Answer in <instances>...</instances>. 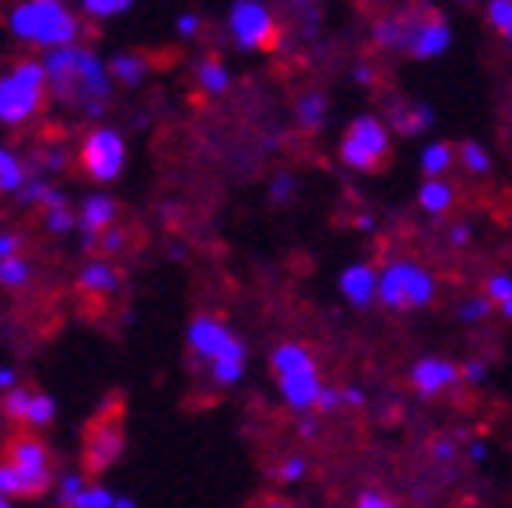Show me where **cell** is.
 <instances>
[{
	"mask_svg": "<svg viewBox=\"0 0 512 508\" xmlns=\"http://www.w3.org/2000/svg\"><path fill=\"white\" fill-rule=\"evenodd\" d=\"M393 501L385 498V494H378V490H367V494H360V508H389Z\"/></svg>",
	"mask_w": 512,
	"mask_h": 508,
	"instance_id": "44",
	"label": "cell"
},
{
	"mask_svg": "<svg viewBox=\"0 0 512 508\" xmlns=\"http://www.w3.org/2000/svg\"><path fill=\"white\" fill-rule=\"evenodd\" d=\"M48 167H62V153H48Z\"/></svg>",
	"mask_w": 512,
	"mask_h": 508,
	"instance_id": "55",
	"label": "cell"
},
{
	"mask_svg": "<svg viewBox=\"0 0 512 508\" xmlns=\"http://www.w3.org/2000/svg\"><path fill=\"white\" fill-rule=\"evenodd\" d=\"M462 378L469 381V385H480V381L487 378V363H483V360L465 363V367H462Z\"/></svg>",
	"mask_w": 512,
	"mask_h": 508,
	"instance_id": "43",
	"label": "cell"
},
{
	"mask_svg": "<svg viewBox=\"0 0 512 508\" xmlns=\"http://www.w3.org/2000/svg\"><path fill=\"white\" fill-rule=\"evenodd\" d=\"M44 225H48L51 233H69L73 225H77V218L69 215V207H48V218H44Z\"/></svg>",
	"mask_w": 512,
	"mask_h": 508,
	"instance_id": "35",
	"label": "cell"
},
{
	"mask_svg": "<svg viewBox=\"0 0 512 508\" xmlns=\"http://www.w3.org/2000/svg\"><path fill=\"white\" fill-rule=\"evenodd\" d=\"M269 196H273L276 204L291 200V196H295V178H291V175H276L273 178V189H269Z\"/></svg>",
	"mask_w": 512,
	"mask_h": 508,
	"instance_id": "38",
	"label": "cell"
},
{
	"mask_svg": "<svg viewBox=\"0 0 512 508\" xmlns=\"http://www.w3.org/2000/svg\"><path fill=\"white\" fill-rule=\"evenodd\" d=\"M4 458L19 469L26 498H40V494L51 487V454L40 440H33V436H15V440L8 443V454H4Z\"/></svg>",
	"mask_w": 512,
	"mask_h": 508,
	"instance_id": "8",
	"label": "cell"
},
{
	"mask_svg": "<svg viewBox=\"0 0 512 508\" xmlns=\"http://www.w3.org/2000/svg\"><path fill=\"white\" fill-rule=\"evenodd\" d=\"M44 69H48V84L55 88V95L84 106L88 117H99L109 95V73L95 51H80L73 44L48 48Z\"/></svg>",
	"mask_w": 512,
	"mask_h": 508,
	"instance_id": "1",
	"label": "cell"
},
{
	"mask_svg": "<svg viewBox=\"0 0 512 508\" xmlns=\"http://www.w3.org/2000/svg\"><path fill=\"white\" fill-rule=\"evenodd\" d=\"M124 4H128V8H131V4H135V0H124Z\"/></svg>",
	"mask_w": 512,
	"mask_h": 508,
	"instance_id": "60",
	"label": "cell"
},
{
	"mask_svg": "<svg viewBox=\"0 0 512 508\" xmlns=\"http://www.w3.org/2000/svg\"><path fill=\"white\" fill-rule=\"evenodd\" d=\"M120 11H128L124 0H84V15H91V19H113Z\"/></svg>",
	"mask_w": 512,
	"mask_h": 508,
	"instance_id": "34",
	"label": "cell"
},
{
	"mask_svg": "<svg viewBox=\"0 0 512 508\" xmlns=\"http://www.w3.org/2000/svg\"><path fill=\"white\" fill-rule=\"evenodd\" d=\"M189 345L197 352L200 360H218V356H247L244 342L237 334L226 331L215 316H197L189 323Z\"/></svg>",
	"mask_w": 512,
	"mask_h": 508,
	"instance_id": "9",
	"label": "cell"
},
{
	"mask_svg": "<svg viewBox=\"0 0 512 508\" xmlns=\"http://www.w3.org/2000/svg\"><path fill=\"white\" fill-rule=\"evenodd\" d=\"M389 149H393V142H389L385 124L378 117H371V113H364V117H356L353 124H349V131L342 135V149H338V153H342L345 167L371 175V171H382L385 167Z\"/></svg>",
	"mask_w": 512,
	"mask_h": 508,
	"instance_id": "5",
	"label": "cell"
},
{
	"mask_svg": "<svg viewBox=\"0 0 512 508\" xmlns=\"http://www.w3.org/2000/svg\"><path fill=\"white\" fill-rule=\"evenodd\" d=\"M15 385V371L11 367H0V389H11Z\"/></svg>",
	"mask_w": 512,
	"mask_h": 508,
	"instance_id": "51",
	"label": "cell"
},
{
	"mask_svg": "<svg viewBox=\"0 0 512 508\" xmlns=\"http://www.w3.org/2000/svg\"><path fill=\"white\" fill-rule=\"evenodd\" d=\"M338 407H342V389H324V385H320V396H316V411L331 414V411H338Z\"/></svg>",
	"mask_w": 512,
	"mask_h": 508,
	"instance_id": "39",
	"label": "cell"
},
{
	"mask_svg": "<svg viewBox=\"0 0 512 508\" xmlns=\"http://www.w3.org/2000/svg\"><path fill=\"white\" fill-rule=\"evenodd\" d=\"M80 490H84V479H80V476H66V479H62V483H59V498L69 505V501L77 498Z\"/></svg>",
	"mask_w": 512,
	"mask_h": 508,
	"instance_id": "41",
	"label": "cell"
},
{
	"mask_svg": "<svg viewBox=\"0 0 512 508\" xmlns=\"http://www.w3.org/2000/svg\"><path fill=\"white\" fill-rule=\"evenodd\" d=\"M102 247H106L109 254L120 251V247H124V233H117V229H113V233H106V240H102Z\"/></svg>",
	"mask_w": 512,
	"mask_h": 508,
	"instance_id": "47",
	"label": "cell"
},
{
	"mask_svg": "<svg viewBox=\"0 0 512 508\" xmlns=\"http://www.w3.org/2000/svg\"><path fill=\"white\" fill-rule=\"evenodd\" d=\"M197 84L207 91V95H222L229 88V69L218 59H204L197 66Z\"/></svg>",
	"mask_w": 512,
	"mask_h": 508,
	"instance_id": "22",
	"label": "cell"
},
{
	"mask_svg": "<svg viewBox=\"0 0 512 508\" xmlns=\"http://www.w3.org/2000/svg\"><path fill=\"white\" fill-rule=\"evenodd\" d=\"M244 360L247 356H218V360H211V378L218 385H237L244 378Z\"/></svg>",
	"mask_w": 512,
	"mask_h": 508,
	"instance_id": "26",
	"label": "cell"
},
{
	"mask_svg": "<svg viewBox=\"0 0 512 508\" xmlns=\"http://www.w3.org/2000/svg\"><path fill=\"white\" fill-rule=\"evenodd\" d=\"M113 218H117L113 196H88V200H84V211H80V229L99 236L113 225Z\"/></svg>",
	"mask_w": 512,
	"mask_h": 508,
	"instance_id": "15",
	"label": "cell"
},
{
	"mask_svg": "<svg viewBox=\"0 0 512 508\" xmlns=\"http://www.w3.org/2000/svg\"><path fill=\"white\" fill-rule=\"evenodd\" d=\"M11 33L40 48H62L77 40V19L62 0H30L11 11Z\"/></svg>",
	"mask_w": 512,
	"mask_h": 508,
	"instance_id": "2",
	"label": "cell"
},
{
	"mask_svg": "<svg viewBox=\"0 0 512 508\" xmlns=\"http://www.w3.org/2000/svg\"><path fill=\"white\" fill-rule=\"evenodd\" d=\"M120 447H124V436H120L117 425H95L88 440V469L102 472L120 454Z\"/></svg>",
	"mask_w": 512,
	"mask_h": 508,
	"instance_id": "14",
	"label": "cell"
},
{
	"mask_svg": "<svg viewBox=\"0 0 512 508\" xmlns=\"http://www.w3.org/2000/svg\"><path fill=\"white\" fill-rule=\"evenodd\" d=\"M276 476L284 479V483H298V479L306 476V461H302V458H287L284 465H280V472H276Z\"/></svg>",
	"mask_w": 512,
	"mask_h": 508,
	"instance_id": "40",
	"label": "cell"
},
{
	"mask_svg": "<svg viewBox=\"0 0 512 508\" xmlns=\"http://www.w3.org/2000/svg\"><path fill=\"white\" fill-rule=\"evenodd\" d=\"M295 4H298V8H309V4H313V0H295Z\"/></svg>",
	"mask_w": 512,
	"mask_h": 508,
	"instance_id": "57",
	"label": "cell"
},
{
	"mask_svg": "<svg viewBox=\"0 0 512 508\" xmlns=\"http://www.w3.org/2000/svg\"><path fill=\"white\" fill-rule=\"evenodd\" d=\"M433 454H436L440 461H451V458H454V443H451V440H436V443H433Z\"/></svg>",
	"mask_w": 512,
	"mask_h": 508,
	"instance_id": "46",
	"label": "cell"
},
{
	"mask_svg": "<svg viewBox=\"0 0 512 508\" xmlns=\"http://www.w3.org/2000/svg\"><path fill=\"white\" fill-rule=\"evenodd\" d=\"M356 229H364V233H367V229H375V218H356Z\"/></svg>",
	"mask_w": 512,
	"mask_h": 508,
	"instance_id": "54",
	"label": "cell"
},
{
	"mask_svg": "<svg viewBox=\"0 0 512 508\" xmlns=\"http://www.w3.org/2000/svg\"><path fill=\"white\" fill-rule=\"evenodd\" d=\"M316 432H320V425H316L313 418H302V421H298V436H306V440H313Z\"/></svg>",
	"mask_w": 512,
	"mask_h": 508,
	"instance_id": "48",
	"label": "cell"
},
{
	"mask_svg": "<svg viewBox=\"0 0 512 508\" xmlns=\"http://www.w3.org/2000/svg\"><path fill=\"white\" fill-rule=\"evenodd\" d=\"M462 164H465V171H473V175H487V171H491V157H487L476 142H465L462 146Z\"/></svg>",
	"mask_w": 512,
	"mask_h": 508,
	"instance_id": "31",
	"label": "cell"
},
{
	"mask_svg": "<svg viewBox=\"0 0 512 508\" xmlns=\"http://www.w3.org/2000/svg\"><path fill=\"white\" fill-rule=\"evenodd\" d=\"M367 4H385V0H367Z\"/></svg>",
	"mask_w": 512,
	"mask_h": 508,
	"instance_id": "59",
	"label": "cell"
},
{
	"mask_svg": "<svg viewBox=\"0 0 512 508\" xmlns=\"http://www.w3.org/2000/svg\"><path fill=\"white\" fill-rule=\"evenodd\" d=\"M48 91V69L40 62H19L8 77H0V120L4 124H22L44 106Z\"/></svg>",
	"mask_w": 512,
	"mask_h": 508,
	"instance_id": "3",
	"label": "cell"
},
{
	"mask_svg": "<svg viewBox=\"0 0 512 508\" xmlns=\"http://www.w3.org/2000/svg\"><path fill=\"white\" fill-rule=\"evenodd\" d=\"M487 298L498 305H502L505 298H512V276H505V273L491 276V280H487Z\"/></svg>",
	"mask_w": 512,
	"mask_h": 508,
	"instance_id": "37",
	"label": "cell"
},
{
	"mask_svg": "<svg viewBox=\"0 0 512 508\" xmlns=\"http://www.w3.org/2000/svg\"><path fill=\"white\" fill-rule=\"evenodd\" d=\"M30 400H33V392L26 389H11L8 392V400H4V414L15 421H26V411H30Z\"/></svg>",
	"mask_w": 512,
	"mask_h": 508,
	"instance_id": "33",
	"label": "cell"
},
{
	"mask_svg": "<svg viewBox=\"0 0 512 508\" xmlns=\"http://www.w3.org/2000/svg\"><path fill=\"white\" fill-rule=\"evenodd\" d=\"M371 80H375L371 66H360V69H356V84H371Z\"/></svg>",
	"mask_w": 512,
	"mask_h": 508,
	"instance_id": "52",
	"label": "cell"
},
{
	"mask_svg": "<svg viewBox=\"0 0 512 508\" xmlns=\"http://www.w3.org/2000/svg\"><path fill=\"white\" fill-rule=\"evenodd\" d=\"M487 22L512 40V0H491V4H487Z\"/></svg>",
	"mask_w": 512,
	"mask_h": 508,
	"instance_id": "30",
	"label": "cell"
},
{
	"mask_svg": "<svg viewBox=\"0 0 512 508\" xmlns=\"http://www.w3.org/2000/svg\"><path fill=\"white\" fill-rule=\"evenodd\" d=\"M469 458L483 461V458H487V447H483V443H473V447H469Z\"/></svg>",
	"mask_w": 512,
	"mask_h": 508,
	"instance_id": "53",
	"label": "cell"
},
{
	"mask_svg": "<svg viewBox=\"0 0 512 508\" xmlns=\"http://www.w3.org/2000/svg\"><path fill=\"white\" fill-rule=\"evenodd\" d=\"M4 505H8V494H4V490H0V508H4Z\"/></svg>",
	"mask_w": 512,
	"mask_h": 508,
	"instance_id": "58",
	"label": "cell"
},
{
	"mask_svg": "<svg viewBox=\"0 0 512 508\" xmlns=\"http://www.w3.org/2000/svg\"><path fill=\"white\" fill-rule=\"evenodd\" d=\"M451 164H454V149L447 146V142H433V146H429L422 153V171H425V178L447 175V171H451Z\"/></svg>",
	"mask_w": 512,
	"mask_h": 508,
	"instance_id": "23",
	"label": "cell"
},
{
	"mask_svg": "<svg viewBox=\"0 0 512 508\" xmlns=\"http://www.w3.org/2000/svg\"><path fill=\"white\" fill-rule=\"evenodd\" d=\"M433 120V109L429 106H404V109H393V127L400 135H418L422 127H429Z\"/></svg>",
	"mask_w": 512,
	"mask_h": 508,
	"instance_id": "21",
	"label": "cell"
},
{
	"mask_svg": "<svg viewBox=\"0 0 512 508\" xmlns=\"http://www.w3.org/2000/svg\"><path fill=\"white\" fill-rule=\"evenodd\" d=\"M11 254H19V236L0 233V258H11Z\"/></svg>",
	"mask_w": 512,
	"mask_h": 508,
	"instance_id": "45",
	"label": "cell"
},
{
	"mask_svg": "<svg viewBox=\"0 0 512 508\" xmlns=\"http://www.w3.org/2000/svg\"><path fill=\"white\" fill-rule=\"evenodd\" d=\"M109 73H113L124 88H135V84H142V80H146L149 66H146V59H142V55H117V59H113V66H109Z\"/></svg>",
	"mask_w": 512,
	"mask_h": 508,
	"instance_id": "20",
	"label": "cell"
},
{
	"mask_svg": "<svg viewBox=\"0 0 512 508\" xmlns=\"http://www.w3.org/2000/svg\"><path fill=\"white\" fill-rule=\"evenodd\" d=\"M324 120H327V98L320 95V91L298 98V124L306 127V131H316Z\"/></svg>",
	"mask_w": 512,
	"mask_h": 508,
	"instance_id": "24",
	"label": "cell"
},
{
	"mask_svg": "<svg viewBox=\"0 0 512 508\" xmlns=\"http://www.w3.org/2000/svg\"><path fill=\"white\" fill-rule=\"evenodd\" d=\"M229 33L237 40V48H244V51L273 48L276 19L269 15L266 4H258V0H237V4L229 8Z\"/></svg>",
	"mask_w": 512,
	"mask_h": 508,
	"instance_id": "7",
	"label": "cell"
},
{
	"mask_svg": "<svg viewBox=\"0 0 512 508\" xmlns=\"http://www.w3.org/2000/svg\"><path fill=\"white\" fill-rule=\"evenodd\" d=\"M51 421H55V400H51V396H40V392H33L30 411H26V425H33V429H44V425H51Z\"/></svg>",
	"mask_w": 512,
	"mask_h": 508,
	"instance_id": "27",
	"label": "cell"
},
{
	"mask_svg": "<svg viewBox=\"0 0 512 508\" xmlns=\"http://www.w3.org/2000/svg\"><path fill=\"white\" fill-rule=\"evenodd\" d=\"M22 182H26V171L8 149H0V193H19Z\"/></svg>",
	"mask_w": 512,
	"mask_h": 508,
	"instance_id": "25",
	"label": "cell"
},
{
	"mask_svg": "<svg viewBox=\"0 0 512 508\" xmlns=\"http://www.w3.org/2000/svg\"><path fill=\"white\" fill-rule=\"evenodd\" d=\"M26 280H30V265L22 262L19 254L0 258V284H4V287H22Z\"/></svg>",
	"mask_w": 512,
	"mask_h": 508,
	"instance_id": "28",
	"label": "cell"
},
{
	"mask_svg": "<svg viewBox=\"0 0 512 508\" xmlns=\"http://www.w3.org/2000/svg\"><path fill=\"white\" fill-rule=\"evenodd\" d=\"M338 287H342L345 302L356 305V309H364V305H371L378 298V273L364 262L349 265L342 273V280H338Z\"/></svg>",
	"mask_w": 512,
	"mask_h": 508,
	"instance_id": "13",
	"label": "cell"
},
{
	"mask_svg": "<svg viewBox=\"0 0 512 508\" xmlns=\"http://www.w3.org/2000/svg\"><path fill=\"white\" fill-rule=\"evenodd\" d=\"M458 316H462V323H480L483 316H491V298H473V302H465L462 309H458Z\"/></svg>",
	"mask_w": 512,
	"mask_h": 508,
	"instance_id": "36",
	"label": "cell"
},
{
	"mask_svg": "<svg viewBox=\"0 0 512 508\" xmlns=\"http://www.w3.org/2000/svg\"><path fill=\"white\" fill-rule=\"evenodd\" d=\"M414 19H404V15H385V19L375 22V44L385 51H404L407 37H411Z\"/></svg>",
	"mask_w": 512,
	"mask_h": 508,
	"instance_id": "16",
	"label": "cell"
},
{
	"mask_svg": "<svg viewBox=\"0 0 512 508\" xmlns=\"http://www.w3.org/2000/svg\"><path fill=\"white\" fill-rule=\"evenodd\" d=\"M502 313H505V316H509V320H512V298H505V302H502Z\"/></svg>",
	"mask_w": 512,
	"mask_h": 508,
	"instance_id": "56",
	"label": "cell"
},
{
	"mask_svg": "<svg viewBox=\"0 0 512 508\" xmlns=\"http://www.w3.org/2000/svg\"><path fill=\"white\" fill-rule=\"evenodd\" d=\"M451 48V26H447L440 15H429V19H414L411 26V37H407V55L414 59H436V55H444Z\"/></svg>",
	"mask_w": 512,
	"mask_h": 508,
	"instance_id": "10",
	"label": "cell"
},
{
	"mask_svg": "<svg viewBox=\"0 0 512 508\" xmlns=\"http://www.w3.org/2000/svg\"><path fill=\"white\" fill-rule=\"evenodd\" d=\"M433 291V276L425 273L418 262H411V258H396L378 276V298L389 309H396V313H411V309L429 305L433 302Z\"/></svg>",
	"mask_w": 512,
	"mask_h": 508,
	"instance_id": "4",
	"label": "cell"
},
{
	"mask_svg": "<svg viewBox=\"0 0 512 508\" xmlns=\"http://www.w3.org/2000/svg\"><path fill=\"white\" fill-rule=\"evenodd\" d=\"M342 403H349V407H364V392H360V389H342Z\"/></svg>",
	"mask_w": 512,
	"mask_h": 508,
	"instance_id": "49",
	"label": "cell"
},
{
	"mask_svg": "<svg viewBox=\"0 0 512 508\" xmlns=\"http://www.w3.org/2000/svg\"><path fill=\"white\" fill-rule=\"evenodd\" d=\"M458 378H462V371L454 367L451 360H440V356H429V360H418L411 367V385L418 392H422L425 400H433V396H440L444 389H451V385H458Z\"/></svg>",
	"mask_w": 512,
	"mask_h": 508,
	"instance_id": "11",
	"label": "cell"
},
{
	"mask_svg": "<svg viewBox=\"0 0 512 508\" xmlns=\"http://www.w3.org/2000/svg\"><path fill=\"white\" fill-rule=\"evenodd\" d=\"M175 30H178V37H197V33H200V15H178Z\"/></svg>",
	"mask_w": 512,
	"mask_h": 508,
	"instance_id": "42",
	"label": "cell"
},
{
	"mask_svg": "<svg viewBox=\"0 0 512 508\" xmlns=\"http://www.w3.org/2000/svg\"><path fill=\"white\" fill-rule=\"evenodd\" d=\"M451 244L454 247L469 244V225H454V229H451Z\"/></svg>",
	"mask_w": 512,
	"mask_h": 508,
	"instance_id": "50",
	"label": "cell"
},
{
	"mask_svg": "<svg viewBox=\"0 0 512 508\" xmlns=\"http://www.w3.org/2000/svg\"><path fill=\"white\" fill-rule=\"evenodd\" d=\"M418 204H422V211H429V215H444L454 204V189L444 182V175L425 178V186L418 189Z\"/></svg>",
	"mask_w": 512,
	"mask_h": 508,
	"instance_id": "17",
	"label": "cell"
},
{
	"mask_svg": "<svg viewBox=\"0 0 512 508\" xmlns=\"http://www.w3.org/2000/svg\"><path fill=\"white\" fill-rule=\"evenodd\" d=\"M306 367H316L306 345L287 342V345H276V349H273V371H276V378H280V374H291V371H306Z\"/></svg>",
	"mask_w": 512,
	"mask_h": 508,
	"instance_id": "18",
	"label": "cell"
},
{
	"mask_svg": "<svg viewBox=\"0 0 512 508\" xmlns=\"http://www.w3.org/2000/svg\"><path fill=\"white\" fill-rule=\"evenodd\" d=\"M124 160H128V149H124V138L109 127H99L84 138L80 146V167L88 171L95 182H113L124 171Z\"/></svg>",
	"mask_w": 512,
	"mask_h": 508,
	"instance_id": "6",
	"label": "cell"
},
{
	"mask_svg": "<svg viewBox=\"0 0 512 508\" xmlns=\"http://www.w3.org/2000/svg\"><path fill=\"white\" fill-rule=\"evenodd\" d=\"M80 287H84V291H95V294H113L120 287V276L113 273V265L88 262L84 265V273H80Z\"/></svg>",
	"mask_w": 512,
	"mask_h": 508,
	"instance_id": "19",
	"label": "cell"
},
{
	"mask_svg": "<svg viewBox=\"0 0 512 508\" xmlns=\"http://www.w3.org/2000/svg\"><path fill=\"white\" fill-rule=\"evenodd\" d=\"M69 505L73 508H117V498H113L106 487H84Z\"/></svg>",
	"mask_w": 512,
	"mask_h": 508,
	"instance_id": "29",
	"label": "cell"
},
{
	"mask_svg": "<svg viewBox=\"0 0 512 508\" xmlns=\"http://www.w3.org/2000/svg\"><path fill=\"white\" fill-rule=\"evenodd\" d=\"M276 381H280V392H284L287 407H295V411H309V407H316V396H320V378H316V367L280 374Z\"/></svg>",
	"mask_w": 512,
	"mask_h": 508,
	"instance_id": "12",
	"label": "cell"
},
{
	"mask_svg": "<svg viewBox=\"0 0 512 508\" xmlns=\"http://www.w3.org/2000/svg\"><path fill=\"white\" fill-rule=\"evenodd\" d=\"M0 490L8 494V498H26V490H22V476H19V469L11 465L8 458L0 461Z\"/></svg>",
	"mask_w": 512,
	"mask_h": 508,
	"instance_id": "32",
	"label": "cell"
}]
</instances>
